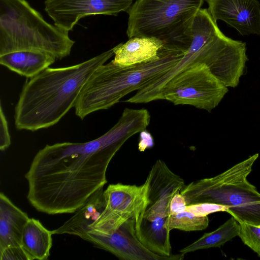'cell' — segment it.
<instances>
[{"instance_id": "6da1fadb", "label": "cell", "mask_w": 260, "mask_h": 260, "mask_svg": "<svg viewBox=\"0 0 260 260\" xmlns=\"http://www.w3.org/2000/svg\"><path fill=\"white\" fill-rule=\"evenodd\" d=\"M145 128L141 115L126 108L117 123L96 139L46 145L25 175L28 201L48 214L75 212L107 182L108 165L122 145Z\"/></svg>"}, {"instance_id": "7a4b0ae2", "label": "cell", "mask_w": 260, "mask_h": 260, "mask_svg": "<svg viewBox=\"0 0 260 260\" xmlns=\"http://www.w3.org/2000/svg\"><path fill=\"white\" fill-rule=\"evenodd\" d=\"M114 55L113 48L86 61L66 67H48L23 85L15 108L18 130L36 131L57 123L74 107L93 73Z\"/></svg>"}, {"instance_id": "3957f363", "label": "cell", "mask_w": 260, "mask_h": 260, "mask_svg": "<svg viewBox=\"0 0 260 260\" xmlns=\"http://www.w3.org/2000/svg\"><path fill=\"white\" fill-rule=\"evenodd\" d=\"M192 41L176 64L143 85L126 102L141 104L158 100L164 86L174 76L191 66L206 64L226 86L236 84L243 74L247 61L244 42L226 37L207 9H201L191 27Z\"/></svg>"}, {"instance_id": "277c9868", "label": "cell", "mask_w": 260, "mask_h": 260, "mask_svg": "<svg viewBox=\"0 0 260 260\" xmlns=\"http://www.w3.org/2000/svg\"><path fill=\"white\" fill-rule=\"evenodd\" d=\"M185 52L164 46L155 61L119 66L111 61L100 66L82 89L75 106V114L83 119L96 111L108 109L129 93L170 69Z\"/></svg>"}, {"instance_id": "5b68a950", "label": "cell", "mask_w": 260, "mask_h": 260, "mask_svg": "<svg viewBox=\"0 0 260 260\" xmlns=\"http://www.w3.org/2000/svg\"><path fill=\"white\" fill-rule=\"evenodd\" d=\"M74 44L68 31L47 22L25 0H0V55L36 50L61 59Z\"/></svg>"}, {"instance_id": "8992f818", "label": "cell", "mask_w": 260, "mask_h": 260, "mask_svg": "<svg viewBox=\"0 0 260 260\" xmlns=\"http://www.w3.org/2000/svg\"><path fill=\"white\" fill-rule=\"evenodd\" d=\"M255 153L214 177L185 185L180 193L187 205L212 203L226 206L240 223L260 226V193L247 180L257 159Z\"/></svg>"}, {"instance_id": "52a82bcc", "label": "cell", "mask_w": 260, "mask_h": 260, "mask_svg": "<svg viewBox=\"0 0 260 260\" xmlns=\"http://www.w3.org/2000/svg\"><path fill=\"white\" fill-rule=\"evenodd\" d=\"M205 0H137L127 11L129 39H159L164 46L186 52L193 20Z\"/></svg>"}, {"instance_id": "ba28073f", "label": "cell", "mask_w": 260, "mask_h": 260, "mask_svg": "<svg viewBox=\"0 0 260 260\" xmlns=\"http://www.w3.org/2000/svg\"><path fill=\"white\" fill-rule=\"evenodd\" d=\"M228 91V87L206 64L199 63L171 79L162 88L158 100H167L175 105H191L211 112Z\"/></svg>"}, {"instance_id": "9c48e42d", "label": "cell", "mask_w": 260, "mask_h": 260, "mask_svg": "<svg viewBox=\"0 0 260 260\" xmlns=\"http://www.w3.org/2000/svg\"><path fill=\"white\" fill-rule=\"evenodd\" d=\"M106 206L100 216L81 234L109 235L130 218L139 223L148 205V184H110L104 191Z\"/></svg>"}, {"instance_id": "30bf717a", "label": "cell", "mask_w": 260, "mask_h": 260, "mask_svg": "<svg viewBox=\"0 0 260 260\" xmlns=\"http://www.w3.org/2000/svg\"><path fill=\"white\" fill-rule=\"evenodd\" d=\"M133 0H46L45 11L59 28L69 31L79 20L92 15L127 11Z\"/></svg>"}, {"instance_id": "8fae6325", "label": "cell", "mask_w": 260, "mask_h": 260, "mask_svg": "<svg viewBox=\"0 0 260 260\" xmlns=\"http://www.w3.org/2000/svg\"><path fill=\"white\" fill-rule=\"evenodd\" d=\"M81 238L124 260H180L184 255L180 253L165 256L148 250L136 236L134 218L128 219L109 235L86 234Z\"/></svg>"}, {"instance_id": "7c38bea8", "label": "cell", "mask_w": 260, "mask_h": 260, "mask_svg": "<svg viewBox=\"0 0 260 260\" xmlns=\"http://www.w3.org/2000/svg\"><path fill=\"white\" fill-rule=\"evenodd\" d=\"M216 22L222 20L241 35H260V3L258 0H205Z\"/></svg>"}, {"instance_id": "4fadbf2b", "label": "cell", "mask_w": 260, "mask_h": 260, "mask_svg": "<svg viewBox=\"0 0 260 260\" xmlns=\"http://www.w3.org/2000/svg\"><path fill=\"white\" fill-rule=\"evenodd\" d=\"M164 46L163 42L156 38L133 37L113 48L112 61L123 66L155 61L160 58Z\"/></svg>"}, {"instance_id": "5bb4252c", "label": "cell", "mask_w": 260, "mask_h": 260, "mask_svg": "<svg viewBox=\"0 0 260 260\" xmlns=\"http://www.w3.org/2000/svg\"><path fill=\"white\" fill-rule=\"evenodd\" d=\"M29 218L4 193H0V251L21 246L22 232Z\"/></svg>"}, {"instance_id": "9a60e30c", "label": "cell", "mask_w": 260, "mask_h": 260, "mask_svg": "<svg viewBox=\"0 0 260 260\" xmlns=\"http://www.w3.org/2000/svg\"><path fill=\"white\" fill-rule=\"evenodd\" d=\"M146 181L148 184V206L159 200H171L185 185L184 180L160 159L153 165Z\"/></svg>"}, {"instance_id": "2e32d148", "label": "cell", "mask_w": 260, "mask_h": 260, "mask_svg": "<svg viewBox=\"0 0 260 260\" xmlns=\"http://www.w3.org/2000/svg\"><path fill=\"white\" fill-rule=\"evenodd\" d=\"M56 58L48 52L29 50L0 55L1 64L27 78H32L53 64Z\"/></svg>"}, {"instance_id": "e0dca14e", "label": "cell", "mask_w": 260, "mask_h": 260, "mask_svg": "<svg viewBox=\"0 0 260 260\" xmlns=\"http://www.w3.org/2000/svg\"><path fill=\"white\" fill-rule=\"evenodd\" d=\"M106 206L103 187L94 192L76 213L61 226L52 231L53 234L79 236L100 216Z\"/></svg>"}, {"instance_id": "ac0fdd59", "label": "cell", "mask_w": 260, "mask_h": 260, "mask_svg": "<svg viewBox=\"0 0 260 260\" xmlns=\"http://www.w3.org/2000/svg\"><path fill=\"white\" fill-rule=\"evenodd\" d=\"M167 217H158L149 221L143 218L135 224L136 234L141 243L148 250L158 255H172L170 231L166 227Z\"/></svg>"}, {"instance_id": "d6986e66", "label": "cell", "mask_w": 260, "mask_h": 260, "mask_svg": "<svg viewBox=\"0 0 260 260\" xmlns=\"http://www.w3.org/2000/svg\"><path fill=\"white\" fill-rule=\"evenodd\" d=\"M52 231L46 229L38 219L29 218L22 235L21 246L28 260H45L52 245Z\"/></svg>"}, {"instance_id": "ffe728a7", "label": "cell", "mask_w": 260, "mask_h": 260, "mask_svg": "<svg viewBox=\"0 0 260 260\" xmlns=\"http://www.w3.org/2000/svg\"><path fill=\"white\" fill-rule=\"evenodd\" d=\"M239 231V223L232 216L216 230L205 233L200 238L183 248L179 252L185 254L200 249L219 247L234 237L238 236Z\"/></svg>"}, {"instance_id": "44dd1931", "label": "cell", "mask_w": 260, "mask_h": 260, "mask_svg": "<svg viewBox=\"0 0 260 260\" xmlns=\"http://www.w3.org/2000/svg\"><path fill=\"white\" fill-rule=\"evenodd\" d=\"M208 225V216H198L186 210L169 215L165 223L170 231L173 229L186 232L201 231L206 229Z\"/></svg>"}, {"instance_id": "7402d4cb", "label": "cell", "mask_w": 260, "mask_h": 260, "mask_svg": "<svg viewBox=\"0 0 260 260\" xmlns=\"http://www.w3.org/2000/svg\"><path fill=\"white\" fill-rule=\"evenodd\" d=\"M238 236L260 257V226L245 222L240 223Z\"/></svg>"}, {"instance_id": "603a6c76", "label": "cell", "mask_w": 260, "mask_h": 260, "mask_svg": "<svg viewBox=\"0 0 260 260\" xmlns=\"http://www.w3.org/2000/svg\"><path fill=\"white\" fill-rule=\"evenodd\" d=\"M228 209L226 206L204 202L187 205L185 210L191 212L198 216H206L213 213L226 212Z\"/></svg>"}, {"instance_id": "cb8c5ba5", "label": "cell", "mask_w": 260, "mask_h": 260, "mask_svg": "<svg viewBox=\"0 0 260 260\" xmlns=\"http://www.w3.org/2000/svg\"><path fill=\"white\" fill-rule=\"evenodd\" d=\"M0 119V149L1 151H4L10 145L11 138L8 121L3 112L2 104H1Z\"/></svg>"}, {"instance_id": "d4e9b609", "label": "cell", "mask_w": 260, "mask_h": 260, "mask_svg": "<svg viewBox=\"0 0 260 260\" xmlns=\"http://www.w3.org/2000/svg\"><path fill=\"white\" fill-rule=\"evenodd\" d=\"M1 260L25 259L28 258L24 250L20 246L11 247L0 251Z\"/></svg>"}, {"instance_id": "484cf974", "label": "cell", "mask_w": 260, "mask_h": 260, "mask_svg": "<svg viewBox=\"0 0 260 260\" xmlns=\"http://www.w3.org/2000/svg\"><path fill=\"white\" fill-rule=\"evenodd\" d=\"M186 206L187 204L183 196L180 192L175 194L170 202L169 215L184 211Z\"/></svg>"}, {"instance_id": "4316f807", "label": "cell", "mask_w": 260, "mask_h": 260, "mask_svg": "<svg viewBox=\"0 0 260 260\" xmlns=\"http://www.w3.org/2000/svg\"><path fill=\"white\" fill-rule=\"evenodd\" d=\"M139 143V150L144 151L146 149L151 148L153 145V140L151 135L145 130L141 132Z\"/></svg>"}]
</instances>
